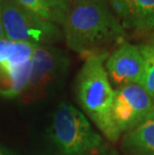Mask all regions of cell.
<instances>
[{
	"label": "cell",
	"mask_w": 154,
	"mask_h": 155,
	"mask_svg": "<svg viewBox=\"0 0 154 155\" xmlns=\"http://www.w3.org/2000/svg\"><path fill=\"white\" fill-rule=\"evenodd\" d=\"M31 73V60L22 65H12L4 60L0 63V94L15 97L28 87Z\"/></svg>",
	"instance_id": "9"
},
{
	"label": "cell",
	"mask_w": 154,
	"mask_h": 155,
	"mask_svg": "<svg viewBox=\"0 0 154 155\" xmlns=\"http://www.w3.org/2000/svg\"><path fill=\"white\" fill-rule=\"evenodd\" d=\"M22 7L37 15L38 17L50 22H57L53 10L48 5L46 0H16Z\"/></svg>",
	"instance_id": "12"
},
{
	"label": "cell",
	"mask_w": 154,
	"mask_h": 155,
	"mask_svg": "<svg viewBox=\"0 0 154 155\" xmlns=\"http://www.w3.org/2000/svg\"><path fill=\"white\" fill-rule=\"evenodd\" d=\"M113 118L120 133L129 132L154 117L153 98L139 84H125L114 90Z\"/></svg>",
	"instance_id": "5"
},
{
	"label": "cell",
	"mask_w": 154,
	"mask_h": 155,
	"mask_svg": "<svg viewBox=\"0 0 154 155\" xmlns=\"http://www.w3.org/2000/svg\"><path fill=\"white\" fill-rule=\"evenodd\" d=\"M12 43H13L12 41L8 40L6 38H3L0 40V63L9 57Z\"/></svg>",
	"instance_id": "13"
},
{
	"label": "cell",
	"mask_w": 154,
	"mask_h": 155,
	"mask_svg": "<svg viewBox=\"0 0 154 155\" xmlns=\"http://www.w3.org/2000/svg\"><path fill=\"white\" fill-rule=\"evenodd\" d=\"M123 27L154 30V0H108Z\"/></svg>",
	"instance_id": "8"
},
{
	"label": "cell",
	"mask_w": 154,
	"mask_h": 155,
	"mask_svg": "<svg viewBox=\"0 0 154 155\" xmlns=\"http://www.w3.org/2000/svg\"><path fill=\"white\" fill-rule=\"evenodd\" d=\"M144 58V76L141 86L154 99V45L140 46Z\"/></svg>",
	"instance_id": "11"
},
{
	"label": "cell",
	"mask_w": 154,
	"mask_h": 155,
	"mask_svg": "<svg viewBox=\"0 0 154 155\" xmlns=\"http://www.w3.org/2000/svg\"><path fill=\"white\" fill-rule=\"evenodd\" d=\"M153 102H154V99H153Z\"/></svg>",
	"instance_id": "16"
},
{
	"label": "cell",
	"mask_w": 154,
	"mask_h": 155,
	"mask_svg": "<svg viewBox=\"0 0 154 155\" xmlns=\"http://www.w3.org/2000/svg\"><path fill=\"white\" fill-rule=\"evenodd\" d=\"M107 53L91 55L85 59L76 78V97L85 114L94 122L108 140L115 142L120 131L113 118L114 89L105 68Z\"/></svg>",
	"instance_id": "2"
},
{
	"label": "cell",
	"mask_w": 154,
	"mask_h": 155,
	"mask_svg": "<svg viewBox=\"0 0 154 155\" xmlns=\"http://www.w3.org/2000/svg\"><path fill=\"white\" fill-rule=\"evenodd\" d=\"M1 19L4 37L12 42L50 45L59 38L53 23L28 11L16 0H2Z\"/></svg>",
	"instance_id": "4"
},
{
	"label": "cell",
	"mask_w": 154,
	"mask_h": 155,
	"mask_svg": "<svg viewBox=\"0 0 154 155\" xmlns=\"http://www.w3.org/2000/svg\"><path fill=\"white\" fill-rule=\"evenodd\" d=\"M123 143L138 155H154V117L127 132Z\"/></svg>",
	"instance_id": "10"
},
{
	"label": "cell",
	"mask_w": 154,
	"mask_h": 155,
	"mask_svg": "<svg viewBox=\"0 0 154 155\" xmlns=\"http://www.w3.org/2000/svg\"><path fill=\"white\" fill-rule=\"evenodd\" d=\"M68 65L66 55L52 45L35 46L31 57V73L26 90L40 91L63 75Z\"/></svg>",
	"instance_id": "7"
},
{
	"label": "cell",
	"mask_w": 154,
	"mask_h": 155,
	"mask_svg": "<svg viewBox=\"0 0 154 155\" xmlns=\"http://www.w3.org/2000/svg\"><path fill=\"white\" fill-rule=\"evenodd\" d=\"M0 155H9V154L4 148H3L2 146H0Z\"/></svg>",
	"instance_id": "15"
},
{
	"label": "cell",
	"mask_w": 154,
	"mask_h": 155,
	"mask_svg": "<svg viewBox=\"0 0 154 155\" xmlns=\"http://www.w3.org/2000/svg\"><path fill=\"white\" fill-rule=\"evenodd\" d=\"M1 5H2V0H0V40L4 37V32H3V27H2V19H1Z\"/></svg>",
	"instance_id": "14"
},
{
	"label": "cell",
	"mask_w": 154,
	"mask_h": 155,
	"mask_svg": "<svg viewBox=\"0 0 154 155\" xmlns=\"http://www.w3.org/2000/svg\"><path fill=\"white\" fill-rule=\"evenodd\" d=\"M46 2H47V1H46Z\"/></svg>",
	"instance_id": "17"
},
{
	"label": "cell",
	"mask_w": 154,
	"mask_h": 155,
	"mask_svg": "<svg viewBox=\"0 0 154 155\" xmlns=\"http://www.w3.org/2000/svg\"><path fill=\"white\" fill-rule=\"evenodd\" d=\"M52 138L63 155H85L103 143L86 115L67 102H61L53 115Z\"/></svg>",
	"instance_id": "3"
},
{
	"label": "cell",
	"mask_w": 154,
	"mask_h": 155,
	"mask_svg": "<svg viewBox=\"0 0 154 155\" xmlns=\"http://www.w3.org/2000/svg\"><path fill=\"white\" fill-rule=\"evenodd\" d=\"M105 68L110 83L117 87L130 83L141 85L145 65L140 46L120 44L107 57Z\"/></svg>",
	"instance_id": "6"
},
{
	"label": "cell",
	"mask_w": 154,
	"mask_h": 155,
	"mask_svg": "<svg viewBox=\"0 0 154 155\" xmlns=\"http://www.w3.org/2000/svg\"><path fill=\"white\" fill-rule=\"evenodd\" d=\"M61 24L67 46L86 58L125 35L108 0H70Z\"/></svg>",
	"instance_id": "1"
}]
</instances>
